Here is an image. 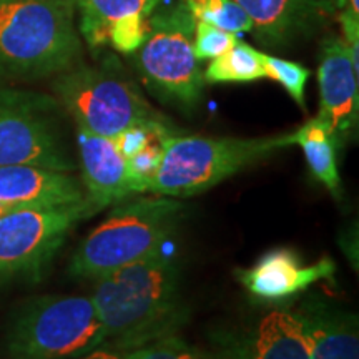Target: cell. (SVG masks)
Segmentation results:
<instances>
[{
    "instance_id": "cell-1",
    "label": "cell",
    "mask_w": 359,
    "mask_h": 359,
    "mask_svg": "<svg viewBox=\"0 0 359 359\" xmlns=\"http://www.w3.org/2000/svg\"><path fill=\"white\" fill-rule=\"evenodd\" d=\"M90 298L105 327V343L111 341L123 351L173 334L182 323L177 258L160 246L145 258L97 278Z\"/></svg>"
},
{
    "instance_id": "cell-2",
    "label": "cell",
    "mask_w": 359,
    "mask_h": 359,
    "mask_svg": "<svg viewBox=\"0 0 359 359\" xmlns=\"http://www.w3.org/2000/svg\"><path fill=\"white\" fill-rule=\"evenodd\" d=\"M80 57L72 0H0V79L60 75Z\"/></svg>"
},
{
    "instance_id": "cell-3",
    "label": "cell",
    "mask_w": 359,
    "mask_h": 359,
    "mask_svg": "<svg viewBox=\"0 0 359 359\" xmlns=\"http://www.w3.org/2000/svg\"><path fill=\"white\" fill-rule=\"evenodd\" d=\"M286 147H291L290 133L266 138H213L167 132L161 137L158 167L147 191L172 198L200 195Z\"/></svg>"
},
{
    "instance_id": "cell-4",
    "label": "cell",
    "mask_w": 359,
    "mask_h": 359,
    "mask_svg": "<svg viewBox=\"0 0 359 359\" xmlns=\"http://www.w3.org/2000/svg\"><path fill=\"white\" fill-rule=\"evenodd\" d=\"M183 217V205L163 195L118 201L98 226L80 243L70 273L97 280L127 266L167 243Z\"/></svg>"
},
{
    "instance_id": "cell-5",
    "label": "cell",
    "mask_w": 359,
    "mask_h": 359,
    "mask_svg": "<svg viewBox=\"0 0 359 359\" xmlns=\"http://www.w3.org/2000/svg\"><path fill=\"white\" fill-rule=\"evenodd\" d=\"M195 19L183 0L161 2L147 22L135 65L148 90L163 103L193 110L203 92V72L193 52Z\"/></svg>"
},
{
    "instance_id": "cell-6",
    "label": "cell",
    "mask_w": 359,
    "mask_h": 359,
    "mask_svg": "<svg viewBox=\"0 0 359 359\" xmlns=\"http://www.w3.org/2000/svg\"><path fill=\"white\" fill-rule=\"evenodd\" d=\"M53 90L77 127L102 137L115 138L128 128L165 123L115 60L95 67L77 64L57 75Z\"/></svg>"
},
{
    "instance_id": "cell-7",
    "label": "cell",
    "mask_w": 359,
    "mask_h": 359,
    "mask_svg": "<svg viewBox=\"0 0 359 359\" xmlns=\"http://www.w3.org/2000/svg\"><path fill=\"white\" fill-rule=\"evenodd\" d=\"M105 338L90 296H45L17 314L7 351L11 359H72L100 348Z\"/></svg>"
},
{
    "instance_id": "cell-8",
    "label": "cell",
    "mask_w": 359,
    "mask_h": 359,
    "mask_svg": "<svg viewBox=\"0 0 359 359\" xmlns=\"http://www.w3.org/2000/svg\"><path fill=\"white\" fill-rule=\"evenodd\" d=\"M60 102L50 95L0 87V167L77 168L64 128Z\"/></svg>"
},
{
    "instance_id": "cell-9",
    "label": "cell",
    "mask_w": 359,
    "mask_h": 359,
    "mask_svg": "<svg viewBox=\"0 0 359 359\" xmlns=\"http://www.w3.org/2000/svg\"><path fill=\"white\" fill-rule=\"evenodd\" d=\"M88 198L48 208L0 215V281L42 271L82 219L95 215Z\"/></svg>"
},
{
    "instance_id": "cell-10",
    "label": "cell",
    "mask_w": 359,
    "mask_h": 359,
    "mask_svg": "<svg viewBox=\"0 0 359 359\" xmlns=\"http://www.w3.org/2000/svg\"><path fill=\"white\" fill-rule=\"evenodd\" d=\"M215 359H309L302 314L275 309L248 330L218 336Z\"/></svg>"
},
{
    "instance_id": "cell-11",
    "label": "cell",
    "mask_w": 359,
    "mask_h": 359,
    "mask_svg": "<svg viewBox=\"0 0 359 359\" xmlns=\"http://www.w3.org/2000/svg\"><path fill=\"white\" fill-rule=\"evenodd\" d=\"M250 17L258 42L286 47L316 32L338 12L334 0H235Z\"/></svg>"
},
{
    "instance_id": "cell-12",
    "label": "cell",
    "mask_w": 359,
    "mask_h": 359,
    "mask_svg": "<svg viewBox=\"0 0 359 359\" xmlns=\"http://www.w3.org/2000/svg\"><path fill=\"white\" fill-rule=\"evenodd\" d=\"M359 74L341 35H330L321 47L318 65L320 118L341 138L358 123Z\"/></svg>"
},
{
    "instance_id": "cell-13",
    "label": "cell",
    "mask_w": 359,
    "mask_h": 359,
    "mask_svg": "<svg viewBox=\"0 0 359 359\" xmlns=\"http://www.w3.org/2000/svg\"><path fill=\"white\" fill-rule=\"evenodd\" d=\"M334 271L336 264L330 258L304 264L291 250H273L255 266L236 271V276L255 298L280 302L302 293L316 281L330 280Z\"/></svg>"
},
{
    "instance_id": "cell-14",
    "label": "cell",
    "mask_w": 359,
    "mask_h": 359,
    "mask_svg": "<svg viewBox=\"0 0 359 359\" xmlns=\"http://www.w3.org/2000/svg\"><path fill=\"white\" fill-rule=\"evenodd\" d=\"M87 200L79 178L35 165L0 167V205L8 208H48Z\"/></svg>"
},
{
    "instance_id": "cell-15",
    "label": "cell",
    "mask_w": 359,
    "mask_h": 359,
    "mask_svg": "<svg viewBox=\"0 0 359 359\" xmlns=\"http://www.w3.org/2000/svg\"><path fill=\"white\" fill-rule=\"evenodd\" d=\"M77 145L87 190L85 193L97 212L132 195L128 163L116 148L114 138L77 127Z\"/></svg>"
},
{
    "instance_id": "cell-16",
    "label": "cell",
    "mask_w": 359,
    "mask_h": 359,
    "mask_svg": "<svg viewBox=\"0 0 359 359\" xmlns=\"http://www.w3.org/2000/svg\"><path fill=\"white\" fill-rule=\"evenodd\" d=\"M309 344V359H359L358 316L321 298L299 306Z\"/></svg>"
},
{
    "instance_id": "cell-17",
    "label": "cell",
    "mask_w": 359,
    "mask_h": 359,
    "mask_svg": "<svg viewBox=\"0 0 359 359\" xmlns=\"http://www.w3.org/2000/svg\"><path fill=\"white\" fill-rule=\"evenodd\" d=\"M163 0H72L79 15V34L90 48L109 45V34L122 20L148 19Z\"/></svg>"
},
{
    "instance_id": "cell-18",
    "label": "cell",
    "mask_w": 359,
    "mask_h": 359,
    "mask_svg": "<svg viewBox=\"0 0 359 359\" xmlns=\"http://www.w3.org/2000/svg\"><path fill=\"white\" fill-rule=\"evenodd\" d=\"M291 145L302 147L309 172L326 190L341 198V177L338 170V148L341 138L323 122L320 116L311 118L296 132L290 133Z\"/></svg>"
},
{
    "instance_id": "cell-19",
    "label": "cell",
    "mask_w": 359,
    "mask_h": 359,
    "mask_svg": "<svg viewBox=\"0 0 359 359\" xmlns=\"http://www.w3.org/2000/svg\"><path fill=\"white\" fill-rule=\"evenodd\" d=\"M203 79L208 83H250L266 79L262 52L238 40L235 47L210 62Z\"/></svg>"
},
{
    "instance_id": "cell-20",
    "label": "cell",
    "mask_w": 359,
    "mask_h": 359,
    "mask_svg": "<svg viewBox=\"0 0 359 359\" xmlns=\"http://www.w3.org/2000/svg\"><path fill=\"white\" fill-rule=\"evenodd\" d=\"M193 19L206 22L231 34L251 32L250 17L235 0H183Z\"/></svg>"
},
{
    "instance_id": "cell-21",
    "label": "cell",
    "mask_w": 359,
    "mask_h": 359,
    "mask_svg": "<svg viewBox=\"0 0 359 359\" xmlns=\"http://www.w3.org/2000/svg\"><path fill=\"white\" fill-rule=\"evenodd\" d=\"M123 359H215V356L173 333L128 349Z\"/></svg>"
},
{
    "instance_id": "cell-22",
    "label": "cell",
    "mask_w": 359,
    "mask_h": 359,
    "mask_svg": "<svg viewBox=\"0 0 359 359\" xmlns=\"http://www.w3.org/2000/svg\"><path fill=\"white\" fill-rule=\"evenodd\" d=\"M262 58L266 79H271L280 83L290 93V97L304 110V87H306L311 72L302 64L283 60V58L268 55V53L263 52Z\"/></svg>"
},
{
    "instance_id": "cell-23",
    "label": "cell",
    "mask_w": 359,
    "mask_h": 359,
    "mask_svg": "<svg viewBox=\"0 0 359 359\" xmlns=\"http://www.w3.org/2000/svg\"><path fill=\"white\" fill-rule=\"evenodd\" d=\"M238 35L219 29L206 22L195 20V32H193V52L196 60H213L228 52L238 43Z\"/></svg>"
},
{
    "instance_id": "cell-24",
    "label": "cell",
    "mask_w": 359,
    "mask_h": 359,
    "mask_svg": "<svg viewBox=\"0 0 359 359\" xmlns=\"http://www.w3.org/2000/svg\"><path fill=\"white\" fill-rule=\"evenodd\" d=\"M80 359H122L116 356L115 353L111 351H107V349H93V351H90L87 354H83V356H80Z\"/></svg>"
},
{
    "instance_id": "cell-25",
    "label": "cell",
    "mask_w": 359,
    "mask_h": 359,
    "mask_svg": "<svg viewBox=\"0 0 359 359\" xmlns=\"http://www.w3.org/2000/svg\"><path fill=\"white\" fill-rule=\"evenodd\" d=\"M7 212H12V208H8V206L0 205V215H4V213H7Z\"/></svg>"
},
{
    "instance_id": "cell-26",
    "label": "cell",
    "mask_w": 359,
    "mask_h": 359,
    "mask_svg": "<svg viewBox=\"0 0 359 359\" xmlns=\"http://www.w3.org/2000/svg\"><path fill=\"white\" fill-rule=\"evenodd\" d=\"M334 4H336V7H338V12H339L344 6V0H334Z\"/></svg>"
}]
</instances>
